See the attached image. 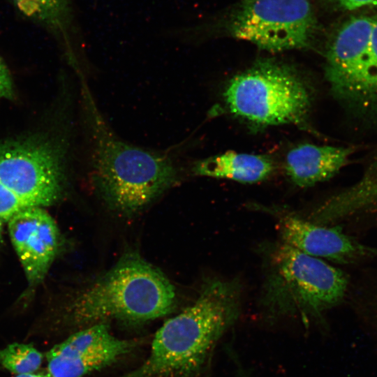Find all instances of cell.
Listing matches in <instances>:
<instances>
[{
  "label": "cell",
  "mask_w": 377,
  "mask_h": 377,
  "mask_svg": "<svg viewBox=\"0 0 377 377\" xmlns=\"http://www.w3.org/2000/svg\"><path fill=\"white\" fill-rule=\"evenodd\" d=\"M43 361V354L31 343L15 342L0 348V364L16 376L37 372Z\"/></svg>",
  "instance_id": "obj_15"
},
{
  "label": "cell",
  "mask_w": 377,
  "mask_h": 377,
  "mask_svg": "<svg viewBox=\"0 0 377 377\" xmlns=\"http://www.w3.org/2000/svg\"><path fill=\"white\" fill-rule=\"evenodd\" d=\"M351 153L347 147L300 145L288 152L286 172L295 185L311 186L334 176L346 165Z\"/></svg>",
  "instance_id": "obj_12"
},
{
  "label": "cell",
  "mask_w": 377,
  "mask_h": 377,
  "mask_svg": "<svg viewBox=\"0 0 377 377\" xmlns=\"http://www.w3.org/2000/svg\"><path fill=\"white\" fill-rule=\"evenodd\" d=\"M15 377H51L47 372H36L32 374H27L22 375H17Z\"/></svg>",
  "instance_id": "obj_20"
},
{
  "label": "cell",
  "mask_w": 377,
  "mask_h": 377,
  "mask_svg": "<svg viewBox=\"0 0 377 377\" xmlns=\"http://www.w3.org/2000/svg\"><path fill=\"white\" fill-rule=\"evenodd\" d=\"M2 219L0 217V239L1 238V231H2Z\"/></svg>",
  "instance_id": "obj_21"
},
{
  "label": "cell",
  "mask_w": 377,
  "mask_h": 377,
  "mask_svg": "<svg viewBox=\"0 0 377 377\" xmlns=\"http://www.w3.org/2000/svg\"><path fill=\"white\" fill-rule=\"evenodd\" d=\"M278 227L282 242L311 256L341 265H363L377 260V247L367 245L337 226L314 223L281 214Z\"/></svg>",
  "instance_id": "obj_10"
},
{
  "label": "cell",
  "mask_w": 377,
  "mask_h": 377,
  "mask_svg": "<svg viewBox=\"0 0 377 377\" xmlns=\"http://www.w3.org/2000/svg\"><path fill=\"white\" fill-rule=\"evenodd\" d=\"M8 226L30 293L46 276L60 248L61 235L54 220L41 207L16 213L8 221Z\"/></svg>",
  "instance_id": "obj_11"
},
{
  "label": "cell",
  "mask_w": 377,
  "mask_h": 377,
  "mask_svg": "<svg viewBox=\"0 0 377 377\" xmlns=\"http://www.w3.org/2000/svg\"><path fill=\"white\" fill-rule=\"evenodd\" d=\"M224 99L230 112L257 126L302 125L311 105L306 85L290 66L257 61L232 77Z\"/></svg>",
  "instance_id": "obj_5"
},
{
  "label": "cell",
  "mask_w": 377,
  "mask_h": 377,
  "mask_svg": "<svg viewBox=\"0 0 377 377\" xmlns=\"http://www.w3.org/2000/svg\"><path fill=\"white\" fill-rule=\"evenodd\" d=\"M236 279H212L195 301L158 329L151 350L137 369L119 377H190L200 371L240 311Z\"/></svg>",
  "instance_id": "obj_2"
},
{
  "label": "cell",
  "mask_w": 377,
  "mask_h": 377,
  "mask_svg": "<svg viewBox=\"0 0 377 377\" xmlns=\"http://www.w3.org/2000/svg\"><path fill=\"white\" fill-rule=\"evenodd\" d=\"M13 94V85L10 73L0 57V98H12Z\"/></svg>",
  "instance_id": "obj_17"
},
{
  "label": "cell",
  "mask_w": 377,
  "mask_h": 377,
  "mask_svg": "<svg viewBox=\"0 0 377 377\" xmlns=\"http://www.w3.org/2000/svg\"><path fill=\"white\" fill-rule=\"evenodd\" d=\"M64 138L55 143L23 140L0 145V182L34 207L55 203L64 191L66 156Z\"/></svg>",
  "instance_id": "obj_8"
},
{
  "label": "cell",
  "mask_w": 377,
  "mask_h": 377,
  "mask_svg": "<svg viewBox=\"0 0 377 377\" xmlns=\"http://www.w3.org/2000/svg\"><path fill=\"white\" fill-rule=\"evenodd\" d=\"M80 81L83 154L90 181L110 209L134 214L179 182L182 144L156 149L125 140L105 117L87 79Z\"/></svg>",
  "instance_id": "obj_1"
},
{
  "label": "cell",
  "mask_w": 377,
  "mask_h": 377,
  "mask_svg": "<svg viewBox=\"0 0 377 377\" xmlns=\"http://www.w3.org/2000/svg\"><path fill=\"white\" fill-rule=\"evenodd\" d=\"M342 8L353 10L362 8H377V0H334Z\"/></svg>",
  "instance_id": "obj_18"
},
{
  "label": "cell",
  "mask_w": 377,
  "mask_h": 377,
  "mask_svg": "<svg viewBox=\"0 0 377 377\" xmlns=\"http://www.w3.org/2000/svg\"><path fill=\"white\" fill-rule=\"evenodd\" d=\"M316 27L308 0H246L229 20L232 36L272 52L307 47Z\"/></svg>",
  "instance_id": "obj_7"
},
{
  "label": "cell",
  "mask_w": 377,
  "mask_h": 377,
  "mask_svg": "<svg viewBox=\"0 0 377 377\" xmlns=\"http://www.w3.org/2000/svg\"><path fill=\"white\" fill-rule=\"evenodd\" d=\"M325 76L341 100L377 111V18L355 16L341 26L327 51Z\"/></svg>",
  "instance_id": "obj_6"
},
{
  "label": "cell",
  "mask_w": 377,
  "mask_h": 377,
  "mask_svg": "<svg viewBox=\"0 0 377 377\" xmlns=\"http://www.w3.org/2000/svg\"><path fill=\"white\" fill-rule=\"evenodd\" d=\"M134 341L116 338L104 323L72 334L45 353L51 377H82L129 353Z\"/></svg>",
  "instance_id": "obj_9"
},
{
  "label": "cell",
  "mask_w": 377,
  "mask_h": 377,
  "mask_svg": "<svg viewBox=\"0 0 377 377\" xmlns=\"http://www.w3.org/2000/svg\"><path fill=\"white\" fill-rule=\"evenodd\" d=\"M25 16L64 35L71 25L69 0H10Z\"/></svg>",
  "instance_id": "obj_14"
},
{
  "label": "cell",
  "mask_w": 377,
  "mask_h": 377,
  "mask_svg": "<svg viewBox=\"0 0 377 377\" xmlns=\"http://www.w3.org/2000/svg\"><path fill=\"white\" fill-rule=\"evenodd\" d=\"M175 300V288L163 272L138 254L127 253L75 298L68 321L141 323L169 313Z\"/></svg>",
  "instance_id": "obj_3"
},
{
  "label": "cell",
  "mask_w": 377,
  "mask_h": 377,
  "mask_svg": "<svg viewBox=\"0 0 377 377\" xmlns=\"http://www.w3.org/2000/svg\"><path fill=\"white\" fill-rule=\"evenodd\" d=\"M369 279H366L363 284H360V288H366L367 294L371 300L374 301L375 305L377 306V273L376 275L371 274Z\"/></svg>",
  "instance_id": "obj_19"
},
{
  "label": "cell",
  "mask_w": 377,
  "mask_h": 377,
  "mask_svg": "<svg viewBox=\"0 0 377 377\" xmlns=\"http://www.w3.org/2000/svg\"><path fill=\"white\" fill-rule=\"evenodd\" d=\"M34 207L21 200L0 182V217L8 221L16 213Z\"/></svg>",
  "instance_id": "obj_16"
},
{
  "label": "cell",
  "mask_w": 377,
  "mask_h": 377,
  "mask_svg": "<svg viewBox=\"0 0 377 377\" xmlns=\"http://www.w3.org/2000/svg\"><path fill=\"white\" fill-rule=\"evenodd\" d=\"M350 288L339 268L281 242L268 256L260 299L272 317L318 318L341 303Z\"/></svg>",
  "instance_id": "obj_4"
},
{
  "label": "cell",
  "mask_w": 377,
  "mask_h": 377,
  "mask_svg": "<svg viewBox=\"0 0 377 377\" xmlns=\"http://www.w3.org/2000/svg\"><path fill=\"white\" fill-rule=\"evenodd\" d=\"M274 169V162L267 155L228 151L195 161L191 170L197 176L252 184L267 179Z\"/></svg>",
  "instance_id": "obj_13"
}]
</instances>
